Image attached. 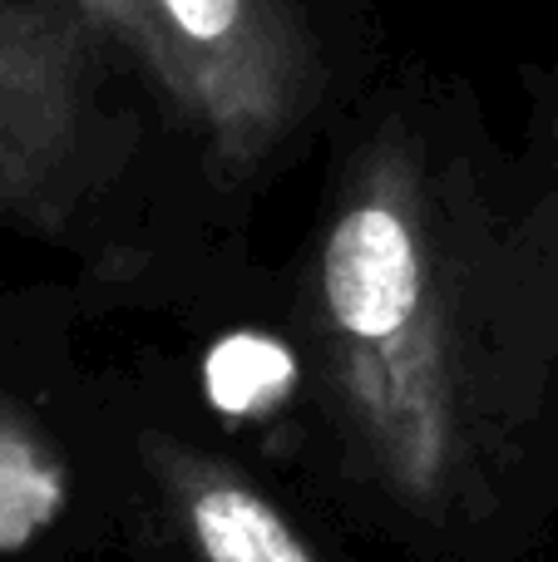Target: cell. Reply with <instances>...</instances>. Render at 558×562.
Here are the masks:
<instances>
[{"mask_svg":"<svg viewBox=\"0 0 558 562\" xmlns=\"http://www.w3.org/2000/svg\"><path fill=\"white\" fill-rule=\"evenodd\" d=\"M484 119L470 85L421 65L381 75L336 124L312 252V316L356 445L405 498L455 469V291L494 252Z\"/></svg>","mask_w":558,"mask_h":562,"instance_id":"6da1fadb","label":"cell"},{"mask_svg":"<svg viewBox=\"0 0 558 562\" xmlns=\"http://www.w3.org/2000/svg\"><path fill=\"white\" fill-rule=\"evenodd\" d=\"M193 154L243 193L376 85V0H85Z\"/></svg>","mask_w":558,"mask_h":562,"instance_id":"7a4b0ae2","label":"cell"},{"mask_svg":"<svg viewBox=\"0 0 558 562\" xmlns=\"http://www.w3.org/2000/svg\"><path fill=\"white\" fill-rule=\"evenodd\" d=\"M158 138L183 148L85 0H0V223L75 233Z\"/></svg>","mask_w":558,"mask_h":562,"instance_id":"3957f363","label":"cell"},{"mask_svg":"<svg viewBox=\"0 0 558 562\" xmlns=\"http://www.w3.org/2000/svg\"><path fill=\"white\" fill-rule=\"evenodd\" d=\"M178 504L203 562H316L287 528V518L237 479L183 469Z\"/></svg>","mask_w":558,"mask_h":562,"instance_id":"277c9868","label":"cell"},{"mask_svg":"<svg viewBox=\"0 0 558 562\" xmlns=\"http://www.w3.org/2000/svg\"><path fill=\"white\" fill-rule=\"evenodd\" d=\"M524 94H529L524 198L510 213L504 237H494V252L558 281V59L524 69Z\"/></svg>","mask_w":558,"mask_h":562,"instance_id":"5b68a950","label":"cell"},{"mask_svg":"<svg viewBox=\"0 0 558 562\" xmlns=\"http://www.w3.org/2000/svg\"><path fill=\"white\" fill-rule=\"evenodd\" d=\"M292 375H297L292 350H287L282 340L253 336V330H237V336L217 340L208 366H203L208 395H213V405L233 419L272 409L277 400L292 390Z\"/></svg>","mask_w":558,"mask_h":562,"instance_id":"8992f818","label":"cell"},{"mask_svg":"<svg viewBox=\"0 0 558 562\" xmlns=\"http://www.w3.org/2000/svg\"><path fill=\"white\" fill-rule=\"evenodd\" d=\"M55 474L35 459V449L0 429V548L30 538L55 508Z\"/></svg>","mask_w":558,"mask_h":562,"instance_id":"52a82bcc","label":"cell"}]
</instances>
